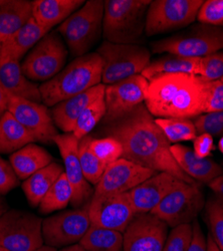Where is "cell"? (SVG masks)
Segmentation results:
<instances>
[{
    "mask_svg": "<svg viewBox=\"0 0 223 251\" xmlns=\"http://www.w3.org/2000/svg\"><path fill=\"white\" fill-rule=\"evenodd\" d=\"M92 225L124 233L136 216L128 193L93 196L89 204Z\"/></svg>",
    "mask_w": 223,
    "mask_h": 251,
    "instance_id": "2e32d148",
    "label": "cell"
},
{
    "mask_svg": "<svg viewBox=\"0 0 223 251\" xmlns=\"http://www.w3.org/2000/svg\"><path fill=\"white\" fill-rule=\"evenodd\" d=\"M19 185V178L15 174L10 162L0 156V195H6Z\"/></svg>",
    "mask_w": 223,
    "mask_h": 251,
    "instance_id": "b9f144b4",
    "label": "cell"
},
{
    "mask_svg": "<svg viewBox=\"0 0 223 251\" xmlns=\"http://www.w3.org/2000/svg\"><path fill=\"white\" fill-rule=\"evenodd\" d=\"M32 18V1L0 0V38L2 44L9 40Z\"/></svg>",
    "mask_w": 223,
    "mask_h": 251,
    "instance_id": "cb8c5ba5",
    "label": "cell"
},
{
    "mask_svg": "<svg viewBox=\"0 0 223 251\" xmlns=\"http://www.w3.org/2000/svg\"><path fill=\"white\" fill-rule=\"evenodd\" d=\"M43 219L23 210L0 216V245L10 251H33L44 245Z\"/></svg>",
    "mask_w": 223,
    "mask_h": 251,
    "instance_id": "9c48e42d",
    "label": "cell"
},
{
    "mask_svg": "<svg viewBox=\"0 0 223 251\" xmlns=\"http://www.w3.org/2000/svg\"><path fill=\"white\" fill-rule=\"evenodd\" d=\"M184 183L166 172H158L141 183L128 192L136 215L151 213L162 200Z\"/></svg>",
    "mask_w": 223,
    "mask_h": 251,
    "instance_id": "d6986e66",
    "label": "cell"
},
{
    "mask_svg": "<svg viewBox=\"0 0 223 251\" xmlns=\"http://www.w3.org/2000/svg\"><path fill=\"white\" fill-rule=\"evenodd\" d=\"M91 136H86L78 143V158L80 167L87 181L92 185H97L102 178L106 166L99 160V158L92 152L89 146Z\"/></svg>",
    "mask_w": 223,
    "mask_h": 251,
    "instance_id": "836d02e7",
    "label": "cell"
},
{
    "mask_svg": "<svg viewBox=\"0 0 223 251\" xmlns=\"http://www.w3.org/2000/svg\"><path fill=\"white\" fill-rule=\"evenodd\" d=\"M210 235L218 248L223 251V197L214 195L205 203Z\"/></svg>",
    "mask_w": 223,
    "mask_h": 251,
    "instance_id": "d590c367",
    "label": "cell"
},
{
    "mask_svg": "<svg viewBox=\"0 0 223 251\" xmlns=\"http://www.w3.org/2000/svg\"><path fill=\"white\" fill-rule=\"evenodd\" d=\"M68 48L57 31L49 32L26 54L22 64L24 75L29 80L48 81L65 69Z\"/></svg>",
    "mask_w": 223,
    "mask_h": 251,
    "instance_id": "ba28073f",
    "label": "cell"
},
{
    "mask_svg": "<svg viewBox=\"0 0 223 251\" xmlns=\"http://www.w3.org/2000/svg\"><path fill=\"white\" fill-rule=\"evenodd\" d=\"M0 85L8 97L43 101L39 87L24 75L20 61L12 55L7 44H2L0 50Z\"/></svg>",
    "mask_w": 223,
    "mask_h": 251,
    "instance_id": "ffe728a7",
    "label": "cell"
},
{
    "mask_svg": "<svg viewBox=\"0 0 223 251\" xmlns=\"http://www.w3.org/2000/svg\"><path fill=\"white\" fill-rule=\"evenodd\" d=\"M199 76L206 81L223 77V50L200 58Z\"/></svg>",
    "mask_w": 223,
    "mask_h": 251,
    "instance_id": "74e56055",
    "label": "cell"
},
{
    "mask_svg": "<svg viewBox=\"0 0 223 251\" xmlns=\"http://www.w3.org/2000/svg\"><path fill=\"white\" fill-rule=\"evenodd\" d=\"M8 109V96L0 85V119L7 112Z\"/></svg>",
    "mask_w": 223,
    "mask_h": 251,
    "instance_id": "bcb514c9",
    "label": "cell"
},
{
    "mask_svg": "<svg viewBox=\"0 0 223 251\" xmlns=\"http://www.w3.org/2000/svg\"><path fill=\"white\" fill-rule=\"evenodd\" d=\"M33 251H57V250H56V248L50 247L49 245H43V246H40L39 248H37V249H35Z\"/></svg>",
    "mask_w": 223,
    "mask_h": 251,
    "instance_id": "f907efd6",
    "label": "cell"
},
{
    "mask_svg": "<svg viewBox=\"0 0 223 251\" xmlns=\"http://www.w3.org/2000/svg\"><path fill=\"white\" fill-rule=\"evenodd\" d=\"M33 142L34 138L8 111L0 119V154H13Z\"/></svg>",
    "mask_w": 223,
    "mask_h": 251,
    "instance_id": "83f0119b",
    "label": "cell"
},
{
    "mask_svg": "<svg viewBox=\"0 0 223 251\" xmlns=\"http://www.w3.org/2000/svg\"><path fill=\"white\" fill-rule=\"evenodd\" d=\"M64 171L63 165L52 162L24 181L23 190L31 207L39 206L43 198Z\"/></svg>",
    "mask_w": 223,
    "mask_h": 251,
    "instance_id": "4316f807",
    "label": "cell"
},
{
    "mask_svg": "<svg viewBox=\"0 0 223 251\" xmlns=\"http://www.w3.org/2000/svg\"><path fill=\"white\" fill-rule=\"evenodd\" d=\"M106 115V101L105 96L99 98L94 102L80 114L78 117L74 129L73 131V135L80 141L86 136L92 132L96 126L99 123H102L104 117Z\"/></svg>",
    "mask_w": 223,
    "mask_h": 251,
    "instance_id": "d6a6232c",
    "label": "cell"
},
{
    "mask_svg": "<svg viewBox=\"0 0 223 251\" xmlns=\"http://www.w3.org/2000/svg\"><path fill=\"white\" fill-rule=\"evenodd\" d=\"M220 80H221V81H222V82H223V77H222V78H221V79H220Z\"/></svg>",
    "mask_w": 223,
    "mask_h": 251,
    "instance_id": "11a10c76",
    "label": "cell"
},
{
    "mask_svg": "<svg viewBox=\"0 0 223 251\" xmlns=\"http://www.w3.org/2000/svg\"><path fill=\"white\" fill-rule=\"evenodd\" d=\"M218 150L220 151V153L223 156V137H221L220 140L218 141Z\"/></svg>",
    "mask_w": 223,
    "mask_h": 251,
    "instance_id": "816d5d0a",
    "label": "cell"
},
{
    "mask_svg": "<svg viewBox=\"0 0 223 251\" xmlns=\"http://www.w3.org/2000/svg\"><path fill=\"white\" fill-rule=\"evenodd\" d=\"M155 174L143 166L121 158L106 167L93 196L126 194Z\"/></svg>",
    "mask_w": 223,
    "mask_h": 251,
    "instance_id": "5bb4252c",
    "label": "cell"
},
{
    "mask_svg": "<svg viewBox=\"0 0 223 251\" xmlns=\"http://www.w3.org/2000/svg\"><path fill=\"white\" fill-rule=\"evenodd\" d=\"M223 112V82L205 80L204 114Z\"/></svg>",
    "mask_w": 223,
    "mask_h": 251,
    "instance_id": "60d3db41",
    "label": "cell"
},
{
    "mask_svg": "<svg viewBox=\"0 0 223 251\" xmlns=\"http://www.w3.org/2000/svg\"><path fill=\"white\" fill-rule=\"evenodd\" d=\"M89 146L92 152L106 167L113 162L123 158V146L114 137L105 136L99 139L90 137Z\"/></svg>",
    "mask_w": 223,
    "mask_h": 251,
    "instance_id": "e575fe53",
    "label": "cell"
},
{
    "mask_svg": "<svg viewBox=\"0 0 223 251\" xmlns=\"http://www.w3.org/2000/svg\"><path fill=\"white\" fill-rule=\"evenodd\" d=\"M152 52L201 58L223 50V27L198 24L151 44Z\"/></svg>",
    "mask_w": 223,
    "mask_h": 251,
    "instance_id": "8992f818",
    "label": "cell"
},
{
    "mask_svg": "<svg viewBox=\"0 0 223 251\" xmlns=\"http://www.w3.org/2000/svg\"><path fill=\"white\" fill-rule=\"evenodd\" d=\"M103 0H89L59 25L57 32L74 57L89 53L95 47L103 35Z\"/></svg>",
    "mask_w": 223,
    "mask_h": 251,
    "instance_id": "5b68a950",
    "label": "cell"
},
{
    "mask_svg": "<svg viewBox=\"0 0 223 251\" xmlns=\"http://www.w3.org/2000/svg\"><path fill=\"white\" fill-rule=\"evenodd\" d=\"M210 189L219 196L223 197V175L215 178L208 184Z\"/></svg>",
    "mask_w": 223,
    "mask_h": 251,
    "instance_id": "f6af8a7d",
    "label": "cell"
},
{
    "mask_svg": "<svg viewBox=\"0 0 223 251\" xmlns=\"http://www.w3.org/2000/svg\"><path fill=\"white\" fill-rule=\"evenodd\" d=\"M84 0H33L32 17L48 32L85 4Z\"/></svg>",
    "mask_w": 223,
    "mask_h": 251,
    "instance_id": "603a6c76",
    "label": "cell"
},
{
    "mask_svg": "<svg viewBox=\"0 0 223 251\" xmlns=\"http://www.w3.org/2000/svg\"><path fill=\"white\" fill-rule=\"evenodd\" d=\"M123 235V251H162L168 236V225L151 213L138 214Z\"/></svg>",
    "mask_w": 223,
    "mask_h": 251,
    "instance_id": "ac0fdd59",
    "label": "cell"
},
{
    "mask_svg": "<svg viewBox=\"0 0 223 251\" xmlns=\"http://www.w3.org/2000/svg\"><path fill=\"white\" fill-rule=\"evenodd\" d=\"M149 80L142 75L106 86V115L102 125L123 118L140 104L144 103Z\"/></svg>",
    "mask_w": 223,
    "mask_h": 251,
    "instance_id": "4fadbf2b",
    "label": "cell"
},
{
    "mask_svg": "<svg viewBox=\"0 0 223 251\" xmlns=\"http://www.w3.org/2000/svg\"><path fill=\"white\" fill-rule=\"evenodd\" d=\"M7 210H8V205L4 200L3 196L0 195V216H1L3 213H5Z\"/></svg>",
    "mask_w": 223,
    "mask_h": 251,
    "instance_id": "681fc988",
    "label": "cell"
},
{
    "mask_svg": "<svg viewBox=\"0 0 223 251\" xmlns=\"http://www.w3.org/2000/svg\"><path fill=\"white\" fill-rule=\"evenodd\" d=\"M196 19L199 24L223 27V0H206L201 5Z\"/></svg>",
    "mask_w": 223,
    "mask_h": 251,
    "instance_id": "f35d334b",
    "label": "cell"
},
{
    "mask_svg": "<svg viewBox=\"0 0 223 251\" xmlns=\"http://www.w3.org/2000/svg\"><path fill=\"white\" fill-rule=\"evenodd\" d=\"M60 251H87V250L77 243V244H74V245L62 248L60 249Z\"/></svg>",
    "mask_w": 223,
    "mask_h": 251,
    "instance_id": "c3c4849f",
    "label": "cell"
},
{
    "mask_svg": "<svg viewBox=\"0 0 223 251\" xmlns=\"http://www.w3.org/2000/svg\"><path fill=\"white\" fill-rule=\"evenodd\" d=\"M9 162L19 180H26L35 172L53 162V157L33 143L11 154Z\"/></svg>",
    "mask_w": 223,
    "mask_h": 251,
    "instance_id": "d4e9b609",
    "label": "cell"
},
{
    "mask_svg": "<svg viewBox=\"0 0 223 251\" xmlns=\"http://www.w3.org/2000/svg\"><path fill=\"white\" fill-rule=\"evenodd\" d=\"M0 251H10V250H8V249L4 248L3 246H1V245H0Z\"/></svg>",
    "mask_w": 223,
    "mask_h": 251,
    "instance_id": "f5cc1de1",
    "label": "cell"
},
{
    "mask_svg": "<svg viewBox=\"0 0 223 251\" xmlns=\"http://www.w3.org/2000/svg\"><path fill=\"white\" fill-rule=\"evenodd\" d=\"M155 121L170 144L194 141L198 135L194 122L191 119L159 118L155 119Z\"/></svg>",
    "mask_w": 223,
    "mask_h": 251,
    "instance_id": "1f68e13d",
    "label": "cell"
},
{
    "mask_svg": "<svg viewBox=\"0 0 223 251\" xmlns=\"http://www.w3.org/2000/svg\"><path fill=\"white\" fill-rule=\"evenodd\" d=\"M192 224H182L172 228L162 251H187L192 240Z\"/></svg>",
    "mask_w": 223,
    "mask_h": 251,
    "instance_id": "8d00e7d4",
    "label": "cell"
},
{
    "mask_svg": "<svg viewBox=\"0 0 223 251\" xmlns=\"http://www.w3.org/2000/svg\"><path fill=\"white\" fill-rule=\"evenodd\" d=\"M214 149L213 137L209 134H199L193 141V152L200 158H209Z\"/></svg>",
    "mask_w": 223,
    "mask_h": 251,
    "instance_id": "7bdbcfd3",
    "label": "cell"
},
{
    "mask_svg": "<svg viewBox=\"0 0 223 251\" xmlns=\"http://www.w3.org/2000/svg\"><path fill=\"white\" fill-rule=\"evenodd\" d=\"M53 143L57 146L60 156L64 161V169L67 178L72 186L73 198L72 205L74 208H80L88 205L94 195L91 184L84 176L78 158L79 141L72 134H58Z\"/></svg>",
    "mask_w": 223,
    "mask_h": 251,
    "instance_id": "e0dca14e",
    "label": "cell"
},
{
    "mask_svg": "<svg viewBox=\"0 0 223 251\" xmlns=\"http://www.w3.org/2000/svg\"><path fill=\"white\" fill-rule=\"evenodd\" d=\"M48 33L32 17L4 44H7L12 55L20 61Z\"/></svg>",
    "mask_w": 223,
    "mask_h": 251,
    "instance_id": "f546056e",
    "label": "cell"
},
{
    "mask_svg": "<svg viewBox=\"0 0 223 251\" xmlns=\"http://www.w3.org/2000/svg\"><path fill=\"white\" fill-rule=\"evenodd\" d=\"M100 134L116 138L123 146V158L156 173L166 172L188 184H198L180 169L171 144L144 103L115 122L102 125Z\"/></svg>",
    "mask_w": 223,
    "mask_h": 251,
    "instance_id": "6da1fadb",
    "label": "cell"
},
{
    "mask_svg": "<svg viewBox=\"0 0 223 251\" xmlns=\"http://www.w3.org/2000/svg\"><path fill=\"white\" fill-rule=\"evenodd\" d=\"M78 244L87 251H123L124 235L116 230L91 225Z\"/></svg>",
    "mask_w": 223,
    "mask_h": 251,
    "instance_id": "f1b7e54d",
    "label": "cell"
},
{
    "mask_svg": "<svg viewBox=\"0 0 223 251\" xmlns=\"http://www.w3.org/2000/svg\"><path fill=\"white\" fill-rule=\"evenodd\" d=\"M203 0H154L146 15L145 34L153 36L192 25Z\"/></svg>",
    "mask_w": 223,
    "mask_h": 251,
    "instance_id": "30bf717a",
    "label": "cell"
},
{
    "mask_svg": "<svg viewBox=\"0 0 223 251\" xmlns=\"http://www.w3.org/2000/svg\"><path fill=\"white\" fill-rule=\"evenodd\" d=\"M199 70L200 58L167 53L151 61L141 75L150 81L157 76L166 75L186 74L199 76Z\"/></svg>",
    "mask_w": 223,
    "mask_h": 251,
    "instance_id": "484cf974",
    "label": "cell"
},
{
    "mask_svg": "<svg viewBox=\"0 0 223 251\" xmlns=\"http://www.w3.org/2000/svg\"><path fill=\"white\" fill-rule=\"evenodd\" d=\"M106 86L104 83L89 89L88 91L58 102L51 109V117L56 127L65 132L73 133L75 123L89 106L99 98L105 96Z\"/></svg>",
    "mask_w": 223,
    "mask_h": 251,
    "instance_id": "44dd1931",
    "label": "cell"
},
{
    "mask_svg": "<svg viewBox=\"0 0 223 251\" xmlns=\"http://www.w3.org/2000/svg\"><path fill=\"white\" fill-rule=\"evenodd\" d=\"M151 0H105L103 37L118 45H138L145 32Z\"/></svg>",
    "mask_w": 223,
    "mask_h": 251,
    "instance_id": "277c9868",
    "label": "cell"
},
{
    "mask_svg": "<svg viewBox=\"0 0 223 251\" xmlns=\"http://www.w3.org/2000/svg\"><path fill=\"white\" fill-rule=\"evenodd\" d=\"M97 52L103 60L102 83L105 86L141 75L151 62V51L140 45L104 41Z\"/></svg>",
    "mask_w": 223,
    "mask_h": 251,
    "instance_id": "52a82bcc",
    "label": "cell"
},
{
    "mask_svg": "<svg viewBox=\"0 0 223 251\" xmlns=\"http://www.w3.org/2000/svg\"><path fill=\"white\" fill-rule=\"evenodd\" d=\"M207 251H221L216 245V243L214 242L210 234H208V237H207Z\"/></svg>",
    "mask_w": 223,
    "mask_h": 251,
    "instance_id": "7dc6e473",
    "label": "cell"
},
{
    "mask_svg": "<svg viewBox=\"0 0 223 251\" xmlns=\"http://www.w3.org/2000/svg\"><path fill=\"white\" fill-rule=\"evenodd\" d=\"M171 153L180 169L195 182L209 184L215 178L223 175L221 167L209 158L198 157L187 146L174 144Z\"/></svg>",
    "mask_w": 223,
    "mask_h": 251,
    "instance_id": "7402d4cb",
    "label": "cell"
},
{
    "mask_svg": "<svg viewBox=\"0 0 223 251\" xmlns=\"http://www.w3.org/2000/svg\"><path fill=\"white\" fill-rule=\"evenodd\" d=\"M204 205V195L199 185L184 183L162 200L151 214L174 228L195 221Z\"/></svg>",
    "mask_w": 223,
    "mask_h": 251,
    "instance_id": "8fae6325",
    "label": "cell"
},
{
    "mask_svg": "<svg viewBox=\"0 0 223 251\" xmlns=\"http://www.w3.org/2000/svg\"><path fill=\"white\" fill-rule=\"evenodd\" d=\"M72 198V186L64 171L43 198L38 206V210L42 214H50L54 211L64 210L71 203Z\"/></svg>",
    "mask_w": 223,
    "mask_h": 251,
    "instance_id": "4dcf8cb0",
    "label": "cell"
},
{
    "mask_svg": "<svg viewBox=\"0 0 223 251\" xmlns=\"http://www.w3.org/2000/svg\"><path fill=\"white\" fill-rule=\"evenodd\" d=\"M193 235L192 240L187 251H207V238L203 234L198 221H194L192 224Z\"/></svg>",
    "mask_w": 223,
    "mask_h": 251,
    "instance_id": "ee69618b",
    "label": "cell"
},
{
    "mask_svg": "<svg viewBox=\"0 0 223 251\" xmlns=\"http://www.w3.org/2000/svg\"><path fill=\"white\" fill-rule=\"evenodd\" d=\"M198 134L223 137V112L203 114L193 120Z\"/></svg>",
    "mask_w": 223,
    "mask_h": 251,
    "instance_id": "ab89813d",
    "label": "cell"
},
{
    "mask_svg": "<svg viewBox=\"0 0 223 251\" xmlns=\"http://www.w3.org/2000/svg\"><path fill=\"white\" fill-rule=\"evenodd\" d=\"M102 74L103 60L97 51L74 58L62 72L39 87L44 104L52 108L60 101L99 85Z\"/></svg>",
    "mask_w": 223,
    "mask_h": 251,
    "instance_id": "3957f363",
    "label": "cell"
},
{
    "mask_svg": "<svg viewBox=\"0 0 223 251\" xmlns=\"http://www.w3.org/2000/svg\"><path fill=\"white\" fill-rule=\"evenodd\" d=\"M144 102L156 119H195L204 114L205 80L186 74L157 76L149 81Z\"/></svg>",
    "mask_w": 223,
    "mask_h": 251,
    "instance_id": "7a4b0ae2",
    "label": "cell"
},
{
    "mask_svg": "<svg viewBox=\"0 0 223 251\" xmlns=\"http://www.w3.org/2000/svg\"><path fill=\"white\" fill-rule=\"evenodd\" d=\"M89 204L58 212L43 220V237L46 245L65 248L79 243L92 225Z\"/></svg>",
    "mask_w": 223,
    "mask_h": 251,
    "instance_id": "7c38bea8",
    "label": "cell"
},
{
    "mask_svg": "<svg viewBox=\"0 0 223 251\" xmlns=\"http://www.w3.org/2000/svg\"><path fill=\"white\" fill-rule=\"evenodd\" d=\"M1 47H2V41H1V38H0V50H1Z\"/></svg>",
    "mask_w": 223,
    "mask_h": 251,
    "instance_id": "db71d44e",
    "label": "cell"
},
{
    "mask_svg": "<svg viewBox=\"0 0 223 251\" xmlns=\"http://www.w3.org/2000/svg\"><path fill=\"white\" fill-rule=\"evenodd\" d=\"M7 111L24 126L35 142L50 144L58 135L52 117L45 104L23 98L8 97Z\"/></svg>",
    "mask_w": 223,
    "mask_h": 251,
    "instance_id": "9a60e30c",
    "label": "cell"
}]
</instances>
